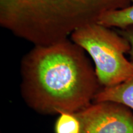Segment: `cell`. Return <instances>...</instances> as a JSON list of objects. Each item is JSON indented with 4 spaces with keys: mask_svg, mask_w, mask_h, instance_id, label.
I'll return each instance as SVG.
<instances>
[{
    "mask_svg": "<svg viewBox=\"0 0 133 133\" xmlns=\"http://www.w3.org/2000/svg\"><path fill=\"white\" fill-rule=\"evenodd\" d=\"M21 75L23 99L41 114L79 112L101 89L85 51L68 39L35 46L22 61Z\"/></svg>",
    "mask_w": 133,
    "mask_h": 133,
    "instance_id": "obj_1",
    "label": "cell"
},
{
    "mask_svg": "<svg viewBox=\"0 0 133 133\" xmlns=\"http://www.w3.org/2000/svg\"><path fill=\"white\" fill-rule=\"evenodd\" d=\"M133 0H0V24L17 36L38 45L68 39L79 28L97 22L109 11Z\"/></svg>",
    "mask_w": 133,
    "mask_h": 133,
    "instance_id": "obj_2",
    "label": "cell"
},
{
    "mask_svg": "<svg viewBox=\"0 0 133 133\" xmlns=\"http://www.w3.org/2000/svg\"><path fill=\"white\" fill-rule=\"evenodd\" d=\"M71 38L90 56L102 88L112 87L133 76V61L124 56L130 44L110 28L92 23L76 30Z\"/></svg>",
    "mask_w": 133,
    "mask_h": 133,
    "instance_id": "obj_3",
    "label": "cell"
},
{
    "mask_svg": "<svg viewBox=\"0 0 133 133\" xmlns=\"http://www.w3.org/2000/svg\"><path fill=\"white\" fill-rule=\"evenodd\" d=\"M75 114L80 121V133H133V114L119 103L94 102Z\"/></svg>",
    "mask_w": 133,
    "mask_h": 133,
    "instance_id": "obj_4",
    "label": "cell"
},
{
    "mask_svg": "<svg viewBox=\"0 0 133 133\" xmlns=\"http://www.w3.org/2000/svg\"><path fill=\"white\" fill-rule=\"evenodd\" d=\"M94 102L110 101L133 109V76L112 87L102 88L94 97Z\"/></svg>",
    "mask_w": 133,
    "mask_h": 133,
    "instance_id": "obj_5",
    "label": "cell"
},
{
    "mask_svg": "<svg viewBox=\"0 0 133 133\" xmlns=\"http://www.w3.org/2000/svg\"><path fill=\"white\" fill-rule=\"evenodd\" d=\"M97 23L106 27L120 30L133 25V2L123 9L105 12L99 18Z\"/></svg>",
    "mask_w": 133,
    "mask_h": 133,
    "instance_id": "obj_6",
    "label": "cell"
},
{
    "mask_svg": "<svg viewBox=\"0 0 133 133\" xmlns=\"http://www.w3.org/2000/svg\"><path fill=\"white\" fill-rule=\"evenodd\" d=\"M56 133H80L81 124L75 113H63L55 124Z\"/></svg>",
    "mask_w": 133,
    "mask_h": 133,
    "instance_id": "obj_7",
    "label": "cell"
},
{
    "mask_svg": "<svg viewBox=\"0 0 133 133\" xmlns=\"http://www.w3.org/2000/svg\"><path fill=\"white\" fill-rule=\"evenodd\" d=\"M119 34L126 39L130 44V50L128 54L131 60L133 61V25L119 30Z\"/></svg>",
    "mask_w": 133,
    "mask_h": 133,
    "instance_id": "obj_8",
    "label": "cell"
}]
</instances>
